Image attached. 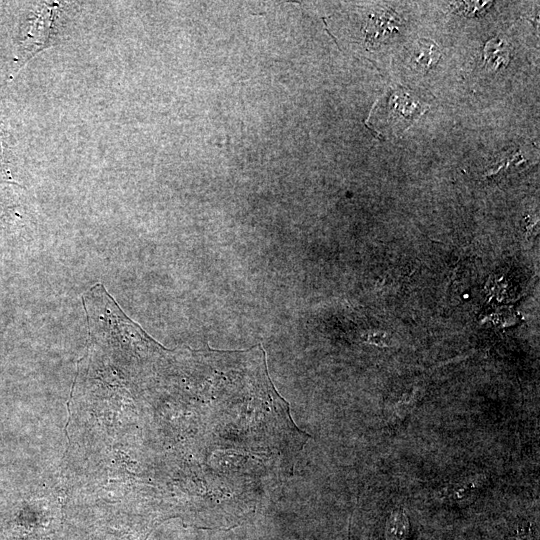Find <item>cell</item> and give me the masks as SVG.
Here are the masks:
<instances>
[{
  "instance_id": "cell-3",
  "label": "cell",
  "mask_w": 540,
  "mask_h": 540,
  "mask_svg": "<svg viewBox=\"0 0 540 540\" xmlns=\"http://www.w3.org/2000/svg\"><path fill=\"white\" fill-rule=\"evenodd\" d=\"M419 54L414 60L417 66H421L423 70L428 71L434 64H436L441 56L439 47L437 44L428 39H420Z\"/></svg>"
},
{
  "instance_id": "cell-1",
  "label": "cell",
  "mask_w": 540,
  "mask_h": 540,
  "mask_svg": "<svg viewBox=\"0 0 540 540\" xmlns=\"http://www.w3.org/2000/svg\"><path fill=\"white\" fill-rule=\"evenodd\" d=\"M58 4L42 3L20 23L16 39L17 55L14 58L18 62V69L53 42L54 12L59 7Z\"/></svg>"
},
{
  "instance_id": "cell-2",
  "label": "cell",
  "mask_w": 540,
  "mask_h": 540,
  "mask_svg": "<svg viewBox=\"0 0 540 540\" xmlns=\"http://www.w3.org/2000/svg\"><path fill=\"white\" fill-rule=\"evenodd\" d=\"M409 535V521L401 510L393 511L385 528L386 540H406Z\"/></svg>"
},
{
  "instance_id": "cell-5",
  "label": "cell",
  "mask_w": 540,
  "mask_h": 540,
  "mask_svg": "<svg viewBox=\"0 0 540 540\" xmlns=\"http://www.w3.org/2000/svg\"><path fill=\"white\" fill-rule=\"evenodd\" d=\"M11 207H7L4 203L0 202V226L5 223L6 217L9 215Z\"/></svg>"
},
{
  "instance_id": "cell-4",
  "label": "cell",
  "mask_w": 540,
  "mask_h": 540,
  "mask_svg": "<svg viewBox=\"0 0 540 540\" xmlns=\"http://www.w3.org/2000/svg\"><path fill=\"white\" fill-rule=\"evenodd\" d=\"M490 1H462L455 2L452 7H454L455 13H461L465 16H480L487 11L491 6Z\"/></svg>"
}]
</instances>
